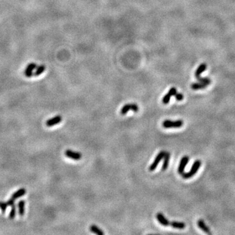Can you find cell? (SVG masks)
<instances>
[{"label":"cell","instance_id":"3957f363","mask_svg":"<svg viewBox=\"0 0 235 235\" xmlns=\"http://www.w3.org/2000/svg\"><path fill=\"white\" fill-rule=\"evenodd\" d=\"M129 110H133L135 113H137L139 111V107L137 104L135 103H128L125 105L120 110V113L122 115L127 114Z\"/></svg>","mask_w":235,"mask_h":235},{"label":"cell","instance_id":"44dd1931","mask_svg":"<svg viewBox=\"0 0 235 235\" xmlns=\"http://www.w3.org/2000/svg\"><path fill=\"white\" fill-rule=\"evenodd\" d=\"M12 207V208L10 211V213H9V218L10 219H14L15 217L16 216V207L15 206V204H13V206H11Z\"/></svg>","mask_w":235,"mask_h":235},{"label":"cell","instance_id":"9a60e30c","mask_svg":"<svg viewBox=\"0 0 235 235\" xmlns=\"http://www.w3.org/2000/svg\"><path fill=\"white\" fill-rule=\"evenodd\" d=\"M170 225L174 229H183L186 227V224L184 223L175 221L170 222Z\"/></svg>","mask_w":235,"mask_h":235},{"label":"cell","instance_id":"5bb4252c","mask_svg":"<svg viewBox=\"0 0 235 235\" xmlns=\"http://www.w3.org/2000/svg\"><path fill=\"white\" fill-rule=\"evenodd\" d=\"M26 190L24 189V188H21V189H20V190H18L17 191L15 192L13 194V195H12L11 198H13V199L16 200L17 199H19V197H21L23 195H24L25 194H26Z\"/></svg>","mask_w":235,"mask_h":235},{"label":"cell","instance_id":"30bf717a","mask_svg":"<svg viewBox=\"0 0 235 235\" xmlns=\"http://www.w3.org/2000/svg\"><path fill=\"white\" fill-rule=\"evenodd\" d=\"M156 218L161 225L165 227L170 225V221L164 216V215L162 213H157L156 214Z\"/></svg>","mask_w":235,"mask_h":235},{"label":"cell","instance_id":"d6986e66","mask_svg":"<svg viewBox=\"0 0 235 235\" xmlns=\"http://www.w3.org/2000/svg\"><path fill=\"white\" fill-rule=\"evenodd\" d=\"M19 207V212L20 216H23L24 214V207H25V202L24 201H20L18 204Z\"/></svg>","mask_w":235,"mask_h":235},{"label":"cell","instance_id":"8992f818","mask_svg":"<svg viewBox=\"0 0 235 235\" xmlns=\"http://www.w3.org/2000/svg\"><path fill=\"white\" fill-rule=\"evenodd\" d=\"M177 93V90L175 87H172L169 90V92L164 96L162 99V102L163 104H167L169 103L170 98H171L172 96H174L176 95V93Z\"/></svg>","mask_w":235,"mask_h":235},{"label":"cell","instance_id":"cb8c5ba5","mask_svg":"<svg viewBox=\"0 0 235 235\" xmlns=\"http://www.w3.org/2000/svg\"><path fill=\"white\" fill-rule=\"evenodd\" d=\"M8 206H13L14 204H15V199H13V198L10 199L9 200H8V201L7 202Z\"/></svg>","mask_w":235,"mask_h":235},{"label":"cell","instance_id":"ba28073f","mask_svg":"<svg viewBox=\"0 0 235 235\" xmlns=\"http://www.w3.org/2000/svg\"><path fill=\"white\" fill-rule=\"evenodd\" d=\"M37 66L36 63H31L26 67L24 70V75L28 78H30L33 76V70L37 68Z\"/></svg>","mask_w":235,"mask_h":235},{"label":"cell","instance_id":"9c48e42d","mask_svg":"<svg viewBox=\"0 0 235 235\" xmlns=\"http://www.w3.org/2000/svg\"><path fill=\"white\" fill-rule=\"evenodd\" d=\"M62 120V116L58 115V116H56L54 118H50V119L47 120L46 122V125L48 127L54 126L56 124H58V123H60L61 122Z\"/></svg>","mask_w":235,"mask_h":235},{"label":"cell","instance_id":"2e32d148","mask_svg":"<svg viewBox=\"0 0 235 235\" xmlns=\"http://www.w3.org/2000/svg\"><path fill=\"white\" fill-rule=\"evenodd\" d=\"M207 66L206 63H202V64L200 65V66L198 67L196 72H195V77L196 78L199 77V76H201V73L203 72H204L206 69H207Z\"/></svg>","mask_w":235,"mask_h":235},{"label":"cell","instance_id":"5b68a950","mask_svg":"<svg viewBox=\"0 0 235 235\" xmlns=\"http://www.w3.org/2000/svg\"><path fill=\"white\" fill-rule=\"evenodd\" d=\"M189 161H190V157L187 156H185L182 158V160H180V162L179 164L178 168V173L182 175L184 173L185 168Z\"/></svg>","mask_w":235,"mask_h":235},{"label":"cell","instance_id":"e0dca14e","mask_svg":"<svg viewBox=\"0 0 235 235\" xmlns=\"http://www.w3.org/2000/svg\"><path fill=\"white\" fill-rule=\"evenodd\" d=\"M90 229L91 232L95 233L97 235H103L104 234V233L103 232L101 229H99L98 227H97L95 225H92V226H90Z\"/></svg>","mask_w":235,"mask_h":235},{"label":"cell","instance_id":"8fae6325","mask_svg":"<svg viewBox=\"0 0 235 235\" xmlns=\"http://www.w3.org/2000/svg\"><path fill=\"white\" fill-rule=\"evenodd\" d=\"M197 225L204 233L209 234H212L210 229L207 225V224H206L205 222L203 220H199L197 221Z\"/></svg>","mask_w":235,"mask_h":235},{"label":"cell","instance_id":"277c9868","mask_svg":"<svg viewBox=\"0 0 235 235\" xmlns=\"http://www.w3.org/2000/svg\"><path fill=\"white\" fill-rule=\"evenodd\" d=\"M165 153H166L165 151L162 150V151H161L157 155V156L156 157L154 162H153L150 164V166L149 167V170H150V171H154V170L156 169V167H157V166L159 164V163H160V162L161 161V160L164 157V154H165Z\"/></svg>","mask_w":235,"mask_h":235},{"label":"cell","instance_id":"52a82bcc","mask_svg":"<svg viewBox=\"0 0 235 235\" xmlns=\"http://www.w3.org/2000/svg\"><path fill=\"white\" fill-rule=\"evenodd\" d=\"M65 155L73 160H80L82 158V154L80 153L74 152L71 150H67L65 152Z\"/></svg>","mask_w":235,"mask_h":235},{"label":"cell","instance_id":"6da1fadb","mask_svg":"<svg viewBox=\"0 0 235 235\" xmlns=\"http://www.w3.org/2000/svg\"><path fill=\"white\" fill-rule=\"evenodd\" d=\"M201 163H201V160H196L192 164L191 169L189 172L184 173L183 174H182V177L185 179H189V178H191L192 176H193L197 173L199 169L201 166Z\"/></svg>","mask_w":235,"mask_h":235},{"label":"cell","instance_id":"4fadbf2b","mask_svg":"<svg viewBox=\"0 0 235 235\" xmlns=\"http://www.w3.org/2000/svg\"><path fill=\"white\" fill-rule=\"evenodd\" d=\"M208 85L204 83H202V82H195V83H193L191 85V89L194 90H203L205 88H207Z\"/></svg>","mask_w":235,"mask_h":235},{"label":"cell","instance_id":"ffe728a7","mask_svg":"<svg viewBox=\"0 0 235 235\" xmlns=\"http://www.w3.org/2000/svg\"><path fill=\"white\" fill-rule=\"evenodd\" d=\"M197 79L199 80V82H202V83H204V84H207L208 85H209L210 83H211V80L208 78V77H201V76H199V77L197 78Z\"/></svg>","mask_w":235,"mask_h":235},{"label":"cell","instance_id":"ac0fdd59","mask_svg":"<svg viewBox=\"0 0 235 235\" xmlns=\"http://www.w3.org/2000/svg\"><path fill=\"white\" fill-rule=\"evenodd\" d=\"M45 69H46V67L44 65H41V66H37L36 68V70H35V73H33V76H38L41 75V74L43 73V72L45 70Z\"/></svg>","mask_w":235,"mask_h":235},{"label":"cell","instance_id":"7402d4cb","mask_svg":"<svg viewBox=\"0 0 235 235\" xmlns=\"http://www.w3.org/2000/svg\"><path fill=\"white\" fill-rule=\"evenodd\" d=\"M8 207V204L7 203H4V202H0V208H1L2 212L5 213L6 209H7Z\"/></svg>","mask_w":235,"mask_h":235},{"label":"cell","instance_id":"7a4b0ae2","mask_svg":"<svg viewBox=\"0 0 235 235\" xmlns=\"http://www.w3.org/2000/svg\"><path fill=\"white\" fill-rule=\"evenodd\" d=\"M184 125V122L178 120L176 121H171L166 120L163 122V127L164 128H179Z\"/></svg>","mask_w":235,"mask_h":235},{"label":"cell","instance_id":"7c38bea8","mask_svg":"<svg viewBox=\"0 0 235 235\" xmlns=\"http://www.w3.org/2000/svg\"><path fill=\"white\" fill-rule=\"evenodd\" d=\"M170 153L168 152H166L165 154H164V162L162 164V168H161V170H163V171H164V170H166L169 167V161H170Z\"/></svg>","mask_w":235,"mask_h":235},{"label":"cell","instance_id":"603a6c76","mask_svg":"<svg viewBox=\"0 0 235 235\" xmlns=\"http://www.w3.org/2000/svg\"><path fill=\"white\" fill-rule=\"evenodd\" d=\"M174 96H175L176 99L177 100V101H182V100L184 99V97L183 94L181 93H178V92L176 93V95Z\"/></svg>","mask_w":235,"mask_h":235}]
</instances>
